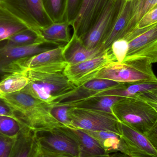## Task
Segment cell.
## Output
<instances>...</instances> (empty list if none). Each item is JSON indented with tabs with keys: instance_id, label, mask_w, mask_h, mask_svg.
<instances>
[{
	"instance_id": "29",
	"label": "cell",
	"mask_w": 157,
	"mask_h": 157,
	"mask_svg": "<svg viewBox=\"0 0 157 157\" xmlns=\"http://www.w3.org/2000/svg\"><path fill=\"white\" fill-rule=\"evenodd\" d=\"M25 127L14 118L0 115V134L2 135L16 138Z\"/></svg>"
},
{
	"instance_id": "2",
	"label": "cell",
	"mask_w": 157,
	"mask_h": 157,
	"mask_svg": "<svg viewBox=\"0 0 157 157\" xmlns=\"http://www.w3.org/2000/svg\"><path fill=\"white\" fill-rule=\"evenodd\" d=\"M24 72L29 79V83L20 91L50 105L62 101L77 88L63 72H48L29 70Z\"/></svg>"
},
{
	"instance_id": "27",
	"label": "cell",
	"mask_w": 157,
	"mask_h": 157,
	"mask_svg": "<svg viewBox=\"0 0 157 157\" xmlns=\"http://www.w3.org/2000/svg\"><path fill=\"white\" fill-rule=\"evenodd\" d=\"M44 8L53 23L66 21L67 0H43Z\"/></svg>"
},
{
	"instance_id": "17",
	"label": "cell",
	"mask_w": 157,
	"mask_h": 157,
	"mask_svg": "<svg viewBox=\"0 0 157 157\" xmlns=\"http://www.w3.org/2000/svg\"><path fill=\"white\" fill-rule=\"evenodd\" d=\"M121 83L106 79H93L77 87L74 92L59 103H70L93 97L102 91L119 86Z\"/></svg>"
},
{
	"instance_id": "26",
	"label": "cell",
	"mask_w": 157,
	"mask_h": 157,
	"mask_svg": "<svg viewBox=\"0 0 157 157\" xmlns=\"http://www.w3.org/2000/svg\"><path fill=\"white\" fill-rule=\"evenodd\" d=\"M131 3L132 17L122 38L132 30L140 19L157 4V0H131Z\"/></svg>"
},
{
	"instance_id": "32",
	"label": "cell",
	"mask_w": 157,
	"mask_h": 157,
	"mask_svg": "<svg viewBox=\"0 0 157 157\" xmlns=\"http://www.w3.org/2000/svg\"><path fill=\"white\" fill-rule=\"evenodd\" d=\"M83 0H67L66 21L71 26L81 8Z\"/></svg>"
},
{
	"instance_id": "15",
	"label": "cell",
	"mask_w": 157,
	"mask_h": 157,
	"mask_svg": "<svg viewBox=\"0 0 157 157\" xmlns=\"http://www.w3.org/2000/svg\"><path fill=\"white\" fill-rule=\"evenodd\" d=\"M59 129L76 143L80 157H109L95 138L82 130L66 127Z\"/></svg>"
},
{
	"instance_id": "14",
	"label": "cell",
	"mask_w": 157,
	"mask_h": 157,
	"mask_svg": "<svg viewBox=\"0 0 157 157\" xmlns=\"http://www.w3.org/2000/svg\"><path fill=\"white\" fill-rule=\"evenodd\" d=\"M121 136L132 157H157V151L145 135L121 123Z\"/></svg>"
},
{
	"instance_id": "16",
	"label": "cell",
	"mask_w": 157,
	"mask_h": 157,
	"mask_svg": "<svg viewBox=\"0 0 157 157\" xmlns=\"http://www.w3.org/2000/svg\"><path fill=\"white\" fill-rule=\"evenodd\" d=\"M64 56L68 64L73 65L104 54L107 51L102 46L93 49L87 48L83 40L73 34L69 43L65 45Z\"/></svg>"
},
{
	"instance_id": "5",
	"label": "cell",
	"mask_w": 157,
	"mask_h": 157,
	"mask_svg": "<svg viewBox=\"0 0 157 157\" xmlns=\"http://www.w3.org/2000/svg\"><path fill=\"white\" fill-rule=\"evenodd\" d=\"M68 115L72 128L86 131H106L121 136V122L111 113L70 107Z\"/></svg>"
},
{
	"instance_id": "1",
	"label": "cell",
	"mask_w": 157,
	"mask_h": 157,
	"mask_svg": "<svg viewBox=\"0 0 157 157\" xmlns=\"http://www.w3.org/2000/svg\"><path fill=\"white\" fill-rule=\"evenodd\" d=\"M13 110L15 119L35 132L51 131L64 127L52 114V106L22 91L1 95Z\"/></svg>"
},
{
	"instance_id": "31",
	"label": "cell",
	"mask_w": 157,
	"mask_h": 157,
	"mask_svg": "<svg viewBox=\"0 0 157 157\" xmlns=\"http://www.w3.org/2000/svg\"><path fill=\"white\" fill-rule=\"evenodd\" d=\"M128 48L127 41L123 39H120L113 43L110 49L116 61L122 63L126 57Z\"/></svg>"
},
{
	"instance_id": "6",
	"label": "cell",
	"mask_w": 157,
	"mask_h": 157,
	"mask_svg": "<svg viewBox=\"0 0 157 157\" xmlns=\"http://www.w3.org/2000/svg\"><path fill=\"white\" fill-rule=\"evenodd\" d=\"M121 39L126 40L128 45L123 62L141 60L151 64L157 63V23L145 28L133 29Z\"/></svg>"
},
{
	"instance_id": "37",
	"label": "cell",
	"mask_w": 157,
	"mask_h": 157,
	"mask_svg": "<svg viewBox=\"0 0 157 157\" xmlns=\"http://www.w3.org/2000/svg\"><path fill=\"white\" fill-rule=\"evenodd\" d=\"M0 115L9 116L15 119V116L13 110L1 98H0Z\"/></svg>"
},
{
	"instance_id": "12",
	"label": "cell",
	"mask_w": 157,
	"mask_h": 157,
	"mask_svg": "<svg viewBox=\"0 0 157 157\" xmlns=\"http://www.w3.org/2000/svg\"><path fill=\"white\" fill-rule=\"evenodd\" d=\"M109 0H83L78 16L72 24L73 35L83 40L94 26Z\"/></svg>"
},
{
	"instance_id": "7",
	"label": "cell",
	"mask_w": 157,
	"mask_h": 157,
	"mask_svg": "<svg viewBox=\"0 0 157 157\" xmlns=\"http://www.w3.org/2000/svg\"><path fill=\"white\" fill-rule=\"evenodd\" d=\"M65 45L14 61L8 69V75L29 70L48 72H63L68 64L64 56Z\"/></svg>"
},
{
	"instance_id": "34",
	"label": "cell",
	"mask_w": 157,
	"mask_h": 157,
	"mask_svg": "<svg viewBox=\"0 0 157 157\" xmlns=\"http://www.w3.org/2000/svg\"><path fill=\"white\" fill-rule=\"evenodd\" d=\"M16 138H10L0 134V157H11Z\"/></svg>"
},
{
	"instance_id": "38",
	"label": "cell",
	"mask_w": 157,
	"mask_h": 157,
	"mask_svg": "<svg viewBox=\"0 0 157 157\" xmlns=\"http://www.w3.org/2000/svg\"><path fill=\"white\" fill-rule=\"evenodd\" d=\"M145 135L157 151V121L154 126Z\"/></svg>"
},
{
	"instance_id": "18",
	"label": "cell",
	"mask_w": 157,
	"mask_h": 157,
	"mask_svg": "<svg viewBox=\"0 0 157 157\" xmlns=\"http://www.w3.org/2000/svg\"><path fill=\"white\" fill-rule=\"evenodd\" d=\"M157 88V81H138L121 83L115 87L101 91L93 97L111 96L123 98H136L143 93Z\"/></svg>"
},
{
	"instance_id": "33",
	"label": "cell",
	"mask_w": 157,
	"mask_h": 157,
	"mask_svg": "<svg viewBox=\"0 0 157 157\" xmlns=\"http://www.w3.org/2000/svg\"><path fill=\"white\" fill-rule=\"evenodd\" d=\"M157 23V4L152 7L137 23L134 29L148 27Z\"/></svg>"
},
{
	"instance_id": "21",
	"label": "cell",
	"mask_w": 157,
	"mask_h": 157,
	"mask_svg": "<svg viewBox=\"0 0 157 157\" xmlns=\"http://www.w3.org/2000/svg\"><path fill=\"white\" fill-rule=\"evenodd\" d=\"M71 25L67 21L53 23L50 25L42 29L40 33L44 43L57 46L66 44L71 40Z\"/></svg>"
},
{
	"instance_id": "11",
	"label": "cell",
	"mask_w": 157,
	"mask_h": 157,
	"mask_svg": "<svg viewBox=\"0 0 157 157\" xmlns=\"http://www.w3.org/2000/svg\"><path fill=\"white\" fill-rule=\"evenodd\" d=\"M37 143L44 149L62 155L80 157L77 144L59 128L35 132Z\"/></svg>"
},
{
	"instance_id": "39",
	"label": "cell",
	"mask_w": 157,
	"mask_h": 157,
	"mask_svg": "<svg viewBox=\"0 0 157 157\" xmlns=\"http://www.w3.org/2000/svg\"><path fill=\"white\" fill-rule=\"evenodd\" d=\"M109 157H132L128 155H125V154H123V153H113V154H110L109 155Z\"/></svg>"
},
{
	"instance_id": "35",
	"label": "cell",
	"mask_w": 157,
	"mask_h": 157,
	"mask_svg": "<svg viewBox=\"0 0 157 157\" xmlns=\"http://www.w3.org/2000/svg\"><path fill=\"white\" fill-rule=\"evenodd\" d=\"M147 102L157 113V88L143 93L136 97Z\"/></svg>"
},
{
	"instance_id": "36",
	"label": "cell",
	"mask_w": 157,
	"mask_h": 157,
	"mask_svg": "<svg viewBox=\"0 0 157 157\" xmlns=\"http://www.w3.org/2000/svg\"><path fill=\"white\" fill-rule=\"evenodd\" d=\"M32 157H72L62 155L48 151L41 147L37 143Z\"/></svg>"
},
{
	"instance_id": "30",
	"label": "cell",
	"mask_w": 157,
	"mask_h": 157,
	"mask_svg": "<svg viewBox=\"0 0 157 157\" xmlns=\"http://www.w3.org/2000/svg\"><path fill=\"white\" fill-rule=\"evenodd\" d=\"M52 114L64 127L72 128V122L68 115L70 107L63 104L51 105Z\"/></svg>"
},
{
	"instance_id": "13",
	"label": "cell",
	"mask_w": 157,
	"mask_h": 157,
	"mask_svg": "<svg viewBox=\"0 0 157 157\" xmlns=\"http://www.w3.org/2000/svg\"><path fill=\"white\" fill-rule=\"evenodd\" d=\"M38 43L25 47H15L7 44L5 40L0 42V80L7 76L10 65L14 61L49 50L53 48ZM58 47V46H57Z\"/></svg>"
},
{
	"instance_id": "28",
	"label": "cell",
	"mask_w": 157,
	"mask_h": 157,
	"mask_svg": "<svg viewBox=\"0 0 157 157\" xmlns=\"http://www.w3.org/2000/svg\"><path fill=\"white\" fill-rule=\"evenodd\" d=\"M5 41L9 45L15 47H25L35 43H45L38 34L29 29L13 35Z\"/></svg>"
},
{
	"instance_id": "4",
	"label": "cell",
	"mask_w": 157,
	"mask_h": 157,
	"mask_svg": "<svg viewBox=\"0 0 157 157\" xmlns=\"http://www.w3.org/2000/svg\"><path fill=\"white\" fill-rule=\"evenodd\" d=\"M152 64L141 60L122 63L113 61L100 71L94 79H109L120 83L157 81Z\"/></svg>"
},
{
	"instance_id": "24",
	"label": "cell",
	"mask_w": 157,
	"mask_h": 157,
	"mask_svg": "<svg viewBox=\"0 0 157 157\" xmlns=\"http://www.w3.org/2000/svg\"><path fill=\"white\" fill-rule=\"evenodd\" d=\"M36 144L35 132L25 127L17 137L11 157H32Z\"/></svg>"
},
{
	"instance_id": "8",
	"label": "cell",
	"mask_w": 157,
	"mask_h": 157,
	"mask_svg": "<svg viewBox=\"0 0 157 157\" xmlns=\"http://www.w3.org/2000/svg\"><path fill=\"white\" fill-rule=\"evenodd\" d=\"M30 29L40 35L42 29L53 23L44 8L43 0H1ZM42 38V37H41Z\"/></svg>"
},
{
	"instance_id": "19",
	"label": "cell",
	"mask_w": 157,
	"mask_h": 157,
	"mask_svg": "<svg viewBox=\"0 0 157 157\" xmlns=\"http://www.w3.org/2000/svg\"><path fill=\"white\" fill-rule=\"evenodd\" d=\"M28 29L27 25L0 0V42Z\"/></svg>"
},
{
	"instance_id": "3",
	"label": "cell",
	"mask_w": 157,
	"mask_h": 157,
	"mask_svg": "<svg viewBox=\"0 0 157 157\" xmlns=\"http://www.w3.org/2000/svg\"><path fill=\"white\" fill-rule=\"evenodd\" d=\"M112 112L120 122L144 135L157 121L155 110L137 98H123L113 106Z\"/></svg>"
},
{
	"instance_id": "23",
	"label": "cell",
	"mask_w": 157,
	"mask_h": 157,
	"mask_svg": "<svg viewBox=\"0 0 157 157\" xmlns=\"http://www.w3.org/2000/svg\"><path fill=\"white\" fill-rule=\"evenodd\" d=\"M122 98H123L116 96L92 97L81 100L73 103H59L53 105L63 104L68 105L71 107L92 109L113 113L112 112V108L113 106L116 102Z\"/></svg>"
},
{
	"instance_id": "20",
	"label": "cell",
	"mask_w": 157,
	"mask_h": 157,
	"mask_svg": "<svg viewBox=\"0 0 157 157\" xmlns=\"http://www.w3.org/2000/svg\"><path fill=\"white\" fill-rule=\"evenodd\" d=\"M81 130L95 138L109 155L120 152L129 156L128 147L121 136L106 131L94 132Z\"/></svg>"
},
{
	"instance_id": "9",
	"label": "cell",
	"mask_w": 157,
	"mask_h": 157,
	"mask_svg": "<svg viewBox=\"0 0 157 157\" xmlns=\"http://www.w3.org/2000/svg\"><path fill=\"white\" fill-rule=\"evenodd\" d=\"M126 0H109L94 26L83 39L89 49L101 47L119 18Z\"/></svg>"
},
{
	"instance_id": "10",
	"label": "cell",
	"mask_w": 157,
	"mask_h": 157,
	"mask_svg": "<svg viewBox=\"0 0 157 157\" xmlns=\"http://www.w3.org/2000/svg\"><path fill=\"white\" fill-rule=\"evenodd\" d=\"M113 61H116L110 49L101 56L77 64H68L63 73L69 80L78 87L94 79L100 71Z\"/></svg>"
},
{
	"instance_id": "22",
	"label": "cell",
	"mask_w": 157,
	"mask_h": 157,
	"mask_svg": "<svg viewBox=\"0 0 157 157\" xmlns=\"http://www.w3.org/2000/svg\"><path fill=\"white\" fill-rule=\"evenodd\" d=\"M132 16L131 0H126L122 11L113 28L101 45L105 50H110L113 43L122 37Z\"/></svg>"
},
{
	"instance_id": "25",
	"label": "cell",
	"mask_w": 157,
	"mask_h": 157,
	"mask_svg": "<svg viewBox=\"0 0 157 157\" xmlns=\"http://www.w3.org/2000/svg\"><path fill=\"white\" fill-rule=\"evenodd\" d=\"M29 83V79L24 72L9 75L0 80V96L21 91Z\"/></svg>"
}]
</instances>
